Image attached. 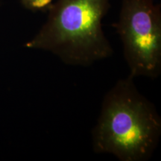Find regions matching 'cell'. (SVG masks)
Instances as JSON below:
<instances>
[{"label": "cell", "mask_w": 161, "mask_h": 161, "mask_svg": "<svg viewBox=\"0 0 161 161\" xmlns=\"http://www.w3.org/2000/svg\"><path fill=\"white\" fill-rule=\"evenodd\" d=\"M114 27L133 78L161 73V10L154 0H122Z\"/></svg>", "instance_id": "cell-3"}, {"label": "cell", "mask_w": 161, "mask_h": 161, "mask_svg": "<svg viewBox=\"0 0 161 161\" xmlns=\"http://www.w3.org/2000/svg\"><path fill=\"white\" fill-rule=\"evenodd\" d=\"M26 9L33 12H48L55 0H20Z\"/></svg>", "instance_id": "cell-4"}, {"label": "cell", "mask_w": 161, "mask_h": 161, "mask_svg": "<svg viewBox=\"0 0 161 161\" xmlns=\"http://www.w3.org/2000/svg\"><path fill=\"white\" fill-rule=\"evenodd\" d=\"M161 117L129 75L107 92L92 130V149L121 161H146L158 146Z\"/></svg>", "instance_id": "cell-1"}, {"label": "cell", "mask_w": 161, "mask_h": 161, "mask_svg": "<svg viewBox=\"0 0 161 161\" xmlns=\"http://www.w3.org/2000/svg\"><path fill=\"white\" fill-rule=\"evenodd\" d=\"M110 6V0L55 1L46 22L25 47L49 52L72 66H87L106 59L113 49L102 21Z\"/></svg>", "instance_id": "cell-2"}]
</instances>
